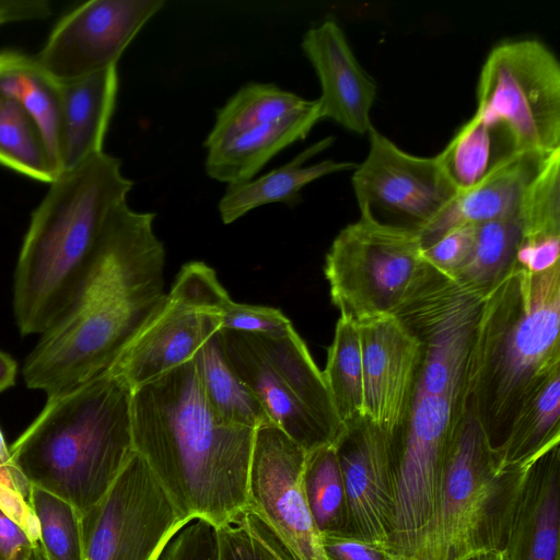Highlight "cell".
I'll list each match as a JSON object with an SVG mask.
<instances>
[{
  "instance_id": "obj_36",
  "label": "cell",
  "mask_w": 560,
  "mask_h": 560,
  "mask_svg": "<svg viewBox=\"0 0 560 560\" xmlns=\"http://www.w3.org/2000/svg\"><path fill=\"white\" fill-rule=\"evenodd\" d=\"M478 224L454 228L430 245L423 247L424 260L435 270L452 276L470 257L477 236Z\"/></svg>"
},
{
  "instance_id": "obj_23",
  "label": "cell",
  "mask_w": 560,
  "mask_h": 560,
  "mask_svg": "<svg viewBox=\"0 0 560 560\" xmlns=\"http://www.w3.org/2000/svg\"><path fill=\"white\" fill-rule=\"evenodd\" d=\"M549 155L521 153L479 184L458 192L418 232L422 246L430 245L454 228L481 224L516 211L529 184Z\"/></svg>"
},
{
  "instance_id": "obj_38",
  "label": "cell",
  "mask_w": 560,
  "mask_h": 560,
  "mask_svg": "<svg viewBox=\"0 0 560 560\" xmlns=\"http://www.w3.org/2000/svg\"><path fill=\"white\" fill-rule=\"evenodd\" d=\"M322 544L328 560H400L388 544L366 540L347 532L322 535Z\"/></svg>"
},
{
  "instance_id": "obj_29",
  "label": "cell",
  "mask_w": 560,
  "mask_h": 560,
  "mask_svg": "<svg viewBox=\"0 0 560 560\" xmlns=\"http://www.w3.org/2000/svg\"><path fill=\"white\" fill-rule=\"evenodd\" d=\"M521 242L520 208L510 214L478 224L470 257L451 277L486 296L515 268Z\"/></svg>"
},
{
  "instance_id": "obj_2",
  "label": "cell",
  "mask_w": 560,
  "mask_h": 560,
  "mask_svg": "<svg viewBox=\"0 0 560 560\" xmlns=\"http://www.w3.org/2000/svg\"><path fill=\"white\" fill-rule=\"evenodd\" d=\"M131 429L135 452L185 521L218 528L247 510L256 430L218 418L192 359L132 392Z\"/></svg>"
},
{
  "instance_id": "obj_18",
  "label": "cell",
  "mask_w": 560,
  "mask_h": 560,
  "mask_svg": "<svg viewBox=\"0 0 560 560\" xmlns=\"http://www.w3.org/2000/svg\"><path fill=\"white\" fill-rule=\"evenodd\" d=\"M334 446L347 498L348 533L390 545L395 439L362 415L342 423Z\"/></svg>"
},
{
  "instance_id": "obj_14",
  "label": "cell",
  "mask_w": 560,
  "mask_h": 560,
  "mask_svg": "<svg viewBox=\"0 0 560 560\" xmlns=\"http://www.w3.org/2000/svg\"><path fill=\"white\" fill-rule=\"evenodd\" d=\"M368 135L366 158L351 177L360 217L418 233L458 191L438 155L409 154L373 125Z\"/></svg>"
},
{
  "instance_id": "obj_33",
  "label": "cell",
  "mask_w": 560,
  "mask_h": 560,
  "mask_svg": "<svg viewBox=\"0 0 560 560\" xmlns=\"http://www.w3.org/2000/svg\"><path fill=\"white\" fill-rule=\"evenodd\" d=\"M30 503L39 524L44 560H82L81 514L68 501L32 486Z\"/></svg>"
},
{
  "instance_id": "obj_12",
  "label": "cell",
  "mask_w": 560,
  "mask_h": 560,
  "mask_svg": "<svg viewBox=\"0 0 560 560\" xmlns=\"http://www.w3.org/2000/svg\"><path fill=\"white\" fill-rule=\"evenodd\" d=\"M187 523L135 452L103 498L81 514L82 560H159Z\"/></svg>"
},
{
  "instance_id": "obj_40",
  "label": "cell",
  "mask_w": 560,
  "mask_h": 560,
  "mask_svg": "<svg viewBox=\"0 0 560 560\" xmlns=\"http://www.w3.org/2000/svg\"><path fill=\"white\" fill-rule=\"evenodd\" d=\"M36 547L23 529L0 511V560H27Z\"/></svg>"
},
{
  "instance_id": "obj_10",
  "label": "cell",
  "mask_w": 560,
  "mask_h": 560,
  "mask_svg": "<svg viewBox=\"0 0 560 560\" xmlns=\"http://www.w3.org/2000/svg\"><path fill=\"white\" fill-rule=\"evenodd\" d=\"M318 98L272 83L242 86L218 110L205 147L206 172L226 185L254 176L280 151L303 140L320 120Z\"/></svg>"
},
{
  "instance_id": "obj_16",
  "label": "cell",
  "mask_w": 560,
  "mask_h": 560,
  "mask_svg": "<svg viewBox=\"0 0 560 560\" xmlns=\"http://www.w3.org/2000/svg\"><path fill=\"white\" fill-rule=\"evenodd\" d=\"M306 451L276 425L255 431L247 510L289 560H328L304 489Z\"/></svg>"
},
{
  "instance_id": "obj_9",
  "label": "cell",
  "mask_w": 560,
  "mask_h": 560,
  "mask_svg": "<svg viewBox=\"0 0 560 560\" xmlns=\"http://www.w3.org/2000/svg\"><path fill=\"white\" fill-rule=\"evenodd\" d=\"M476 115L504 126L522 153L560 149V63L540 40L498 44L477 84Z\"/></svg>"
},
{
  "instance_id": "obj_5",
  "label": "cell",
  "mask_w": 560,
  "mask_h": 560,
  "mask_svg": "<svg viewBox=\"0 0 560 560\" xmlns=\"http://www.w3.org/2000/svg\"><path fill=\"white\" fill-rule=\"evenodd\" d=\"M132 388L106 370L47 397L34 421L10 446L32 486L71 503L95 505L133 455Z\"/></svg>"
},
{
  "instance_id": "obj_15",
  "label": "cell",
  "mask_w": 560,
  "mask_h": 560,
  "mask_svg": "<svg viewBox=\"0 0 560 560\" xmlns=\"http://www.w3.org/2000/svg\"><path fill=\"white\" fill-rule=\"evenodd\" d=\"M462 407L445 396L416 393L408 420L395 441L390 545L401 557L411 558L434 513L447 447Z\"/></svg>"
},
{
  "instance_id": "obj_25",
  "label": "cell",
  "mask_w": 560,
  "mask_h": 560,
  "mask_svg": "<svg viewBox=\"0 0 560 560\" xmlns=\"http://www.w3.org/2000/svg\"><path fill=\"white\" fill-rule=\"evenodd\" d=\"M521 153L504 126L487 121L475 114L438 158L456 190L462 192Z\"/></svg>"
},
{
  "instance_id": "obj_22",
  "label": "cell",
  "mask_w": 560,
  "mask_h": 560,
  "mask_svg": "<svg viewBox=\"0 0 560 560\" xmlns=\"http://www.w3.org/2000/svg\"><path fill=\"white\" fill-rule=\"evenodd\" d=\"M59 83L58 164L61 173L104 151L103 143L118 93L117 66Z\"/></svg>"
},
{
  "instance_id": "obj_11",
  "label": "cell",
  "mask_w": 560,
  "mask_h": 560,
  "mask_svg": "<svg viewBox=\"0 0 560 560\" xmlns=\"http://www.w3.org/2000/svg\"><path fill=\"white\" fill-rule=\"evenodd\" d=\"M229 299L210 266L185 264L161 306L107 370L135 390L190 361L220 330L221 310Z\"/></svg>"
},
{
  "instance_id": "obj_20",
  "label": "cell",
  "mask_w": 560,
  "mask_h": 560,
  "mask_svg": "<svg viewBox=\"0 0 560 560\" xmlns=\"http://www.w3.org/2000/svg\"><path fill=\"white\" fill-rule=\"evenodd\" d=\"M301 47L320 83L322 118L332 119L353 132L368 133L377 85L355 58L339 24L327 19L310 28Z\"/></svg>"
},
{
  "instance_id": "obj_43",
  "label": "cell",
  "mask_w": 560,
  "mask_h": 560,
  "mask_svg": "<svg viewBox=\"0 0 560 560\" xmlns=\"http://www.w3.org/2000/svg\"><path fill=\"white\" fill-rule=\"evenodd\" d=\"M18 364L8 353L0 350V393L15 384Z\"/></svg>"
},
{
  "instance_id": "obj_35",
  "label": "cell",
  "mask_w": 560,
  "mask_h": 560,
  "mask_svg": "<svg viewBox=\"0 0 560 560\" xmlns=\"http://www.w3.org/2000/svg\"><path fill=\"white\" fill-rule=\"evenodd\" d=\"M221 328L233 331L282 336L294 327L278 308L236 303L229 299L221 310Z\"/></svg>"
},
{
  "instance_id": "obj_28",
  "label": "cell",
  "mask_w": 560,
  "mask_h": 560,
  "mask_svg": "<svg viewBox=\"0 0 560 560\" xmlns=\"http://www.w3.org/2000/svg\"><path fill=\"white\" fill-rule=\"evenodd\" d=\"M0 95L21 104L40 127L59 167L60 83L35 59L18 50L0 51ZM60 171V170H59Z\"/></svg>"
},
{
  "instance_id": "obj_41",
  "label": "cell",
  "mask_w": 560,
  "mask_h": 560,
  "mask_svg": "<svg viewBox=\"0 0 560 560\" xmlns=\"http://www.w3.org/2000/svg\"><path fill=\"white\" fill-rule=\"evenodd\" d=\"M47 0H0V27L14 22L45 20L51 15Z\"/></svg>"
},
{
  "instance_id": "obj_45",
  "label": "cell",
  "mask_w": 560,
  "mask_h": 560,
  "mask_svg": "<svg viewBox=\"0 0 560 560\" xmlns=\"http://www.w3.org/2000/svg\"><path fill=\"white\" fill-rule=\"evenodd\" d=\"M27 560H44L39 545L34 549V551L32 552Z\"/></svg>"
},
{
  "instance_id": "obj_6",
  "label": "cell",
  "mask_w": 560,
  "mask_h": 560,
  "mask_svg": "<svg viewBox=\"0 0 560 560\" xmlns=\"http://www.w3.org/2000/svg\"><path fill=\"white\" fill-rule=\"evenodd\" d=\"M533 465L502 467L465 398L454 422L435 510L411 559L454 560L477 550H502Z\"/></svg>"
},
{
  "instance_id": "obj_17",
  "label": "cell",
  "mask_w": 560,
  "mask_h": 560,
  "mask_svg": "<svg viewBox=\"0 0 560 560\" xmlns=\"http://www.w3.org/2000/svg\"><path fill=\"white\" fill-rule=\"evenodd\" d=\"M164 0H91L55 25L37 62L56 80L69 81L117 62Z\"/></svg>"
},
{
  "instance_id": "obj_19",
  "label": "cell",
  "mask_w": 560,
  "mask_h": 560,
  "mask_svg": "<svg viewBox=\"0 0 560 560\" xmlns=\"http://www.w3.org/2000/svg\"><path fill=\"white\" fill-rule=\"evenodd\" d=\"M355 324L362 354L365 415L396 441L417 392L422 347L393 315Z\"/></svg>"
},
{
  "instance_id": "obj_8",
  "label": "cell",
  "mask_w": 560,
  "mask_h": 560,
  "mask_svg": "<svg viewBox=\"0 0 560 560\" xmlns=\"http://www.w3.org/2000/svg\"><path fill=\"white\" fill-rule=\"evenodd\" d=\"M416 231L360 217L342 229L326 255L325 277L340 316L359 322L394 315L430 265Z\"/></svg>"
},
{
  "instance_id": "obj_24",
  "label": "cell",
  "mask_w": 560,
  "mask_h": 560,
  "mask_svg": "<svg viewBox=\"0 0 560 560\" xmlns=\"http://www.w3.org/2000/svg\"><path fill=\"white\" fill-rule=\"evenodd\" d=\"M332 142V137L324 138L262 176L228 185L218 206L222 222L233 223L247 212L269 203H283L293 208L301 201L302 189L312 182L334 173L354 170L355 163L334 160L305 165L308 159Z\"/></svg>"
},
{
  "instance_id": "obj_32",
  "label": "cell",
  "mask_w": 560,
  "mask_h": 560,
  "mask_svg": "<svg viewBox=\"0 0 560 560\" xmlns=\"http://www.w3.org/2000/svg\"><path fill=\"white\" fill-rule=\"evenodd\" d=\"M304 489L320 535L348 533V506L340 466L334 445L306 453Z\"/></svg>"
},
{
  "instance_id": "obj_4",
  "label": "cell",
  "mask_w": 560,
  "mask_h": 560,
  "mask_svg": "<svg viewBox=\"0 0 560 560\" xmlns=\"http://www.w3.org/2000/svg\"><path fill=\"white\" fill-rule=\"evenodd\" d=\"M559 329L560 265L539 273L515 266L483 298L465 398L493 447L523 404L560 370Z\"/></svg>"
},
{
  "instance_id": "obj_46",
  "label": "cell",
  "mask_w": 560,
  "mask_h": 560,
  "mask_svg": "<svg viewBox=\"0 0 560 560\" xmlns=\"http://www.w3.org/2000/svg\"><path fill=\"white\" fill-rule=\"evenodd\" d=\"M400 560H413L411 558H406V557H402Z\"/></svg>"
},
{
  "instance_id": "obj_31",
  "label": "cell",
  "mask_w": 560,
  "mask_h": 560,
  "mask_svg": "<svg viewBox=\"0 0 560 560\" xmlns=\"http://www.w3.org/2000/svg\"><path fill=\"white\" fill-rule=\"evenodd\" d=\"M322 372L341 424L365 415L360 337L350 318L339 317Z\"/></svg>"
},
{
  "instance_id": "obj_44",
  "label": "cell",
  "mask_w": 560,
  "mask_h": 560,
  "mask_svg": "<svg viewBox=\"0 0 560 560\" xmlns=\"http://www.w3.org/2000/svg\"><path fill=\"white\" fill-rule=\"evenodd\" d=\"M454 560H503L501 550H477Z\"/></svg>"
},
{
  "instance_id": "obj_21",
  "label": "cell",
  "mask_w": 560,
  "mask_h": 560,
  "mask_svg": "<svg viewBox=\"0 0 560 560\" xmlns=\"http://www.w3.org/2000/svg\"><path fill=\"white\" fill-rule=\"evenodd\" d=\"M559 444L532 466L502 551L503 560H559Z\"/></svg>"
},
{
  "instance_id": "obj_42",
  "label": "cell",
  "mask_w": 560,
  "mask_h": 560,
  "mask_svg": "<svg viewBox=\"0 0 560 560\" xmlns=\"http://www.w3.org/2000/svg\"><path fill=\"white\" fill-rule=\"evenodd\" d=\"M0 483L10 486L21 492L28 501L32 485L15 465L0 429Z\"/></svg>"
},
{
  "instance_id": "obj_26",
  "label": "cell",
  "mask_w": 560,
  "mask_h": 560,
  "mask_svg": "<svg viewBox=\"0 0 560 560\" xmlns=\"http://www.w3.org/2000/svg\"><path fill=\"white\" fill-rule=\"evenodd\" d=\"M192 361L206 400L220 420L253 430L273 425L256 396L230 365L219 331L199 348Z\"/></svg>"
},
{
  "instance_id": "obj_13",
  "label": "cell",
  "mask_w": 560,
  "mask_h": 560,
  "mask_svg": "<svg viewBox=\"0 0 560 560\" xmlns=\"http://www.w3.org/2000/svg\"><path fill=\"white\" fill-rule=\"evenodd\" d=\"M483 298L430 266L393 315L423 351L416 393L441 395L457 408L465 402L469 355Z\"/></svg>"
},
{
  "instance_id": "obj_27",
  "label": "cell",
  "mask_w": 560,
  "mask_h": 560,
  "mask_svg": "<svg viewBox=\"0 0 560 560\" xmlns=\"http://www.w3.org/2000/svg\"><path fill=\"white\" fill-rule=\"evenodd\" d=\"M560 442V370L523 404L494 447L502 467L534 464Z\"/></svg>"
},
{
  "instance_id": "obj_34",
  "label": "cell",
  "mask_w": 560,
  "mask_h": 560,
  "mask_svg": "<svg viewBox=\"0 0 560 560\" xmlns=\"http://www.w3.org/2000/svg\"><path fill=\"white\" fill-rule=\"evenodd\" d=\"M219 560H289L248 511L217 528Z\"/></svg>"
},
{
  "instance_id": "obj_30",
  "label": "cell",
  "mask_w": 560,
  "mask_h": 560,
  "mask_svg": "<svg viewBox=\"0 0 560 560\" xmlns=\"http://www.w3.org/2000/svg\"><path fill=\"white\" fill-rule=\"evenodd\" d=\"M0 164L51 184L60 174L43 131L16 101L0 95Z\"/></svg>"
},
{
  "instance_id": "obj_1",
  "label": "cell",
  "mask_w": 560,
  "mask_h": 560,
  "mask_svg": "<svg viewBox=\"0 0 560 560\" xmlns=\"http://www.w3.org/2000/svg\"><path fill=\"white\" fill-rule=\"evenodd\" d=\"M154 219L127 201L113 210L73 299L25 359L28 388L50 397L106 371L161 306L165 249Z\"/></svg>"
},
{
  "instance_id": "obj_7",
  "label": "cell",
  "mask_w": 560,
  "mask_h": 560,
  "mask_svg": "<svg viewBox=\"0 0 560 560\" xmlns=\"http://www.w3.org/2000/svg\"><path fill=\"white\" fill-rule=\"evenodd\" d=\"M224 354L273 425L311 452L334 445L342 424L323 372L293 328L282 336L220 329Z\"/></svg>"
},
{
  "instance_id": "obj_39",
  "label": "cell",
  "mask_w": 560,
  "mask_h": 560,
  "mask_svg": "<svg viewBox=\"0 0 560 560\" xmlns=\"http://www.w3.org/2000/svg\"><path fill=\"white\" fill-rule=\"evenodd\" d=\"M0 511L20 526L30 540L39 545V524L30 501L16 489L0 483Z\"/></svg>"
},
{
  "instance_id": "obj_3",
  "label": "cell",
  "mask_w": 560,
  "mask_h": 560,
  "mask_svg": "<svg viewBox=\"0 0 560 560\" xmlns=\"http://www.w3.org/2000/svg\"><path fill=\"white\" fill-rule=\"evenodd\" d=\"M33 211L19 254L13 311L21 335H42L69 305L113 210L133 182L105 151L61 172Z\"/></svg>"
},
{
  "instance_id": "obj_37",
  "label": "cell",
  "mask_w": 560,
  "mask_h": 560,
  "mask_svg": "<svg viewBox=\"0 0 560 560\" xmlns=\"http://www.w3.org/2000/svg\"><path fill=\"white\" fill-rule=\"evenodd\" d=\"M162 560H219L217 527L198 518L188 522L171 539Z\"/></svg>"
}]
</instances>
